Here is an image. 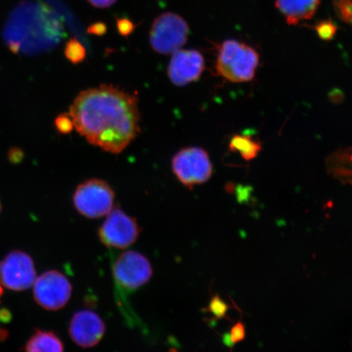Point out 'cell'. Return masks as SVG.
<instances>
[{"mask_svg":"<svg viewBox=\"0 0 352 352\" xmlns=\"http://www.w3.org/2000/svg\"><path fill=\"white\" fill-rule=\"evenodd\" d=\"M230 149L239 153L245 160L250 161L261 151L262 144L249 135H235L230 140Z\"/></svg>","mask_w":352,"mask_h":352,"instance_id":"2e32d148","label":"cell"},{"mask_svg":"<svg viewBox=\"0 0 352 352\" xmlns=\"http://www.w3.org/2000/svg\"><path fill=\"white\" fill-rule=\"evenodd\" d=\"M188 34V25L183 17L173 12L162 13L153 22L149 43L157 54L170 55L187 43Z\"/></svg>","mask_w":352,"mask_h":352,"instance_id":"277c9868","label":"cell"},{"mask_svg":"<svg viewBox=\"0 0 352 352\" xmlns=\"http://www.w3.org/2000/svg\"><path fill=\"white\" fill-rule=\"evenodd\" d=\"M116 25L118 33L125 37L129 36L135 28L133 22L129 19H125V17L118 19Z\"/></svg>","mask_w":352,"mask_h":352,"instance_id":"7402d4cb","label":"cell"},{"mask_svg":"<svg viewBox=\"0 0 352 352\" xmlns=\"http://www.w3.org/2000/svg\"><path fill=\"white\" fill-rule=\"evenodd\" d=\"M46 30L60 32V25L45 4L24 1L11 12L4 26L3 38L10 50L17 54H32L41 44Z\"/></svg>","mask_w":352,"mask_h":352,"instance_id":"7a4b0ae2","label":"cell"},{"mask_svg":"<svg viewBox=\"0 0 352 352\" xmlns=\"http://www.w3.org/2000/svg\"><path fill=\"white\" fill-rule=\"evenodd\" d=\"M86 50L82 44L76 38H70L66 43L65 56L70 63L77 65L81 63L86 58Z\"/></svg>","mask_w":352,"mask_h":352,"instance_id":"e0dca14e","label":"cell"},{"mask_svg":"<svg viewBox=\"0 0 352 352\" xmlns=\"http://www.w3.org/2000/svg\"><path fill=\"white\" fill-rule=\"evenodd\" d=\"M36 280L33 259L29 254L15 250L0 262V284L15 292L33 286Z\"/></svg>","mask_w":352,"mask_h":352,"instance_id":"30bf717a","label":"cell"},{"mask_svg":"<svg viewBox=\"0 0 352 352\" xmlns=\"http://www.w3.org/2000/svg\"><path fill=\"white\" fill-rule=\"evenodd\" d=\"M0 210H1V206H0Z\"/></svg>","mask_w":352,"mask_h":352,"instance_id":"4316f807","label":"cell"},{"mask_svg":"<svg viewBox=\"0 0 352 352\" xmlns=\"http://www.w3.org/2000/svg\"><path fill=\"white\" fill-rule=\"evenodd\" d=\"M88 32L91 34L95 35H103L107 32V25H105L102 22H98V23H95L91 25L89 28H88Z\"/></svg>","mask_w":352,"mask_h":352,"instance_id":"cb8c5ba5","label":"cell"},{"mask_svg":"<svg viewBox=\"0 0 352 352\" xmlns=\"http://www.w3.org/2000/svg\"><path fill=\"white\" fill-rule=\"evenodd\" d=\"M329 173L334 178L343 183H351V148L338 149L327 160Z\"/></svg>","mask_w":352,"mask_h":352,"instance_id":"5bb4252c","label":"cell"},{"mask_svg":"<svg viewBox=\"0 0 352 352\" xmlns=\"http://www.w3.org/2000/svg\"><path fill=\"white\" fill-rule=\"evenodd\" d=\"M3 288H2V285L1 284H0V298H1L2 296H3Z\"/></svg>","mask_w":352,"mask_h":352,"instance_id":"484cf974","label":"cell"},{"mask_svg":"<svg viewBox=\"0 0 352 352\" xmlns=\"http://www.w3.org/2000/svg\"><path fill=\"white\" fill-rule=\"evenodd\" d=\"M334 10L340 19L345 23H351V0H332Z\"/></svg>","mask_w":352,"mask_h":352,"instance_id":"ffe728a7","label":"cell"},{"mask_svg":"<svg viewBox=\"0 0 352 352\" xmlns=\"http://www.w3.org/2000/svg\"><path fill=\"white\" fill-rule=\"evenodd\" d=\"M204 69V58L199 52L180 48L171 56L168 76L174 85L186 86L199 79Z\"/></svg>","mask_w":352,"mask_h":352,"instance_id":"8fae6325","label":"cell"},{"mask_svg":"<svg viewBox=\"0 0 352 352\" xmlns=\"http://www.w3.org/2000/svg\"><path fill=\"white\" fill-rule=\"evenodd\" d=\"M171 166L179 182L190 189L208 182L213 174L208 152L199 147L182 148L173 158Z\"/></svg>","mask_w":352,"mask_h":352,"instance_id":"8992f818","label":"cell"},{"mask_svg":"<svg viewBox=\"0 0 352 352\" xmlns=\"http://www.w3.org/2000/svg\"><path fill=\"white\" fill-rule=\"evenodd\" d=\"M316 33L320 39L325 41H331L337 33V25L331 20L318 22L314 26Z\"/></svg>","mask_w":352,"mask_h":352,"instance_id":"d6986e66","label":"cell"},{"mask_svg":"<svg viewBox=\"0 0 352 352\" xmlns=\"http://www.w3.org/2000/svg\"><path fill=\"white\" fill-rule=\"evenodd\" d=\"M114 279L120 287L134 290L151 279L153 270L148 259L143 254L126 252L116 259L113 267Z\"/></svg>","mask_w":352,"mask_h":352,"instance_id":"9c48e42d","label":"cell"},{"mask_svg":"<svg viewBox=\"0 0 352 352\" xmlns=\"http://www.w3.org/2000/svg\"><path fill=\"white\" fill-rule=\"evenodd\" d=\"M92 6L98 8H107L111 7L117 0H87Z\"/></svg>","mask_w":352,"mask_h":352,"instance_id":"d4e9b609","label":"cell"},{"mask_svg":"<svg viewBox=\"0 0 352 352\" xmlns=\"http://www.w3.org/2000/svg\"><path fill=\"white\" fill-rule=\"evenodd\" d=\"M230 308V307L226 302H224L218 294H215L211 298L209 307L206 309H204V311L210 312L214 316V320H219L223 318H228L227 312Z\"/></svg>","mask_w":352,"mask_h":352,"instance_id":"ac0fdd59","label":"cell"},{"mask_svg":"<svg viewBox=\"0 0 352 352\" xmlns=\"http://www.w3.org/2000/svg\"><path fill=\"white\" fill-rule=\"evenodd\" d=\"M69 114L88 142L114 154L124 151L140 131L138 98L113 85L82 91Z\"/></svg>","mask_w":352,"mask_h":352,"instance_id":"6da1fadb","label":"cell"},{"mask_svg":"<svg viewBox=\"0 0 352 352\" xmlns=\"http://www.w3.org/2000/svg\"><path fill=\"white\" fill-rule=\"evenodd\" d=\"M104 332V321L94 311H79L74 315L70 321V338L78 346L83 349H90L98 344Z\"/></svg>","mask_w":352,"mask_h":352,"instance_id":"7c38bea8","label":"cell"},{"mask_svg":"<svg viewBox=\"0 0 352 352\" xmlns=\"http://www.w3.org/2000/svg\"><path fill=\"white\" fill-rule=\"evenodd\" d=\"M259 63V55L253 47L236 41H226L219 46L217 73L232 82L252 81Z\"/></svg>","mask_w":352,"mask_h":352,"instance_id":"3957f363","label":"cell"},{"mask_svg":"<svg viewBox=\"0 0 352 352\" xmlns=\"http://www.w3.org/2000/svg\"><path fill=\"white\" fill-rule=\"evenodd\" d=\"M320 3V0H276V6L289 25H297L312 19Z\"/></svg>","mask_w":352,"mask_h":352,"instance_id":"4fadbf2b","label":"cell"},{"mask_svg":"<svg viewBox=\"0 0 352 352\" xmlns=\"http://www.w3.org/2000/svg\"><path fill=\"white\" fill-rule=\"evenodd\" d=\"M245 324L240 321L237 322L231 329L230 340L233 344L243 341L245 338Z\"/></svg>","mask_w":352,"mask_h":352,"instance_id":"603a6c76","label":"cell"},{"mask_svg":"<svg viewBox=\"0 0 352 352\" xmlns=\"http://www.w3.org/2000/svg\"><path fill=\"white\" fill-rule=\"evenodd\" d=\"M34 286V298L38 305L48 311L64 307L72 294V285L67 277L55 270L44 272L36 277Z\"/></svg>","mask_w":352,"mask_h":352,"instance_id":"52a82bcc","label":"cell"},{"mask_svg":"<svg viewBox=\"0 0 352 352\" xmlns=\"http://www.w3.org/2000/svg\"><path fill=\"white\" fill-rule=\"evenodd\" d=\"M114 192L102 179H91L79 184L73 201L78 213L89 219L105 217L113 208Z\"/></svg>","mask_w":352,"mask_h":352,"instance_id":"5b68a950","label":"cell"},{"mask_svg":"<svg viewBox=\"0 0 352 352\" xmlns=\"http://www.w3.org/2000/svg\"><path fill=\"white\" fill-rule=\"evenodd\" d=\"M99 230L101 242L108 248L125 249L138 240L140 228L134 218L120 208H113Z\"/></svg>","mask_w":352,"mask_h":352,"instance_id":"ba28073f","label":"cell"},{"mask_svg":"<svg viewBox=\"0 0 352 352\" xmlns=\"http://www.w3.org/2000/svg\"><path fill=\"white\" fill-rule=\"evenodd\" d=\"M25 351L29 352H61L64 351V345L59 337L54 332L37 330L26 342Z\"/></svg>","mask_w":352,"mask_h":352,"instance_id":"9a60e30c","label":"cell"},{"mask_svg":"<svg viewBox=\"0 0 352 352\" xmlns=\"http://www.w3.org/2000/svg\"><path fill=\"white\" fill-rule=\"evenodd\" d=\"M55 126L60 133L65 135L70 133L74 129V126L72 117L70 116L69 113L60 114L56 118Z\"/></svg>","mask_w":352,"mask_h":352,"instance_id":"44dd1931","label":"cell"}]
</instances>
